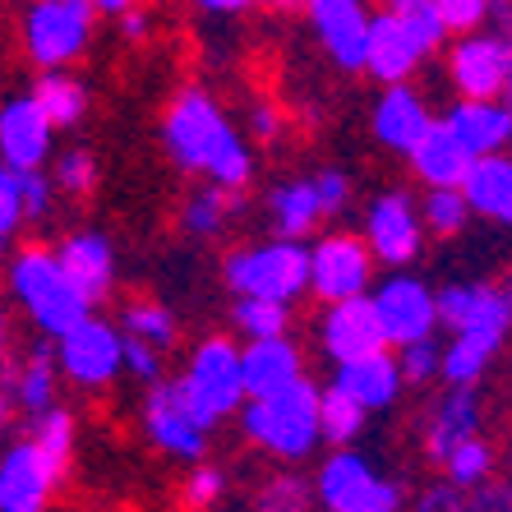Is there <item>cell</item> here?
Here are the masks:
<instances>
[{"label": "cell", "instance_id": "cell-1", "mask_svg": "<svg viewBox=\"0 0 512 512\" xmlns=\"http://www.w3.org/2000/svg\"><path fill=\"white\" fill-rule=\"evenodd\" d=\"M434 310L439 328L453 333L443 346L439 383L476 388L512 337V282H448L434 291Z\"/></svg>", "mask_w": 512, "mask_h": 512}, {"label": "cell", "instance_id": "cell-2", "mask_svg": "<svg viewBox=\"0 0 512 512\" xmlns=\"http://www.w3.org/2000/svg\"><path fill=\"white\" fill-rule=\"evenodd\" d=\"M162 143H167V157L180 171L208 176L213 185L245 190L254 176L250 143L240 139V130L227 120L222 102L208 88L190 84L171 97L167 116H162Z\"/></svg>", "mask_w": 512, "mask_h": 512}, {"label": "cell", "instance_id": "cell-3", "mask_svg": "<svg viewBox=\"0 0 512 512\" xmlns=\"http://www.w3.org/2000/svg\"><path fill=\"white\" fill-rule=\"evenodd\" d=\"M245 443H254L263 457H273L282 466H300L323 448L319 434V383L305 379L286 383L268 397H245L236 411Z\"/></svg>", "mask_w": 512, "mask_h": 512}, {"label": "cell", "instance_id": "cell-4", "mask_svg": "<svg viewBox=\"0 0 512 512\" xmlns=\"http://www.w3.org/2000/svg\"><path fill=\"white\" fill-rule=\"evenodd\" d=\"M5 286H10V300L19 305V314L33 323V333L51 337V342L93 314V305L79 296V286L65 277L56 250H47V245L14 250L5 259Z\"/></svg>", "mask_w": 512, "mask_h": 512}, {"label": "cell", "instance_id": "cell-5", "mask_svg": "<svg viewBox=\"0 0 512 512\" xmlns=\"http://www.w3.org/2000/svg\"><path fill=\"white\" fill-rule=\"evenodd\" d=\"M176 388L203 429H217L245 406V379H240V342L227 333H208L190 346V356L176 374Z\"/></svg>", "mask_w": 512, "mask_h": 512}, {"label": "cell", "instance_id": "cell-6", "mask_svg": "<svg viewBox=\"0 0 512 512\" xmlns=\"http://www.w3.org/2000/svg\"><path fill=\"white\" fill-rule=\"evenodd\" d=\"M222 282L231 296H259V300H291L305 296L310 282V245L305 240H259V245H240L222 259Z\"/></svg>", "mask_w": 512, "mask_h": 512}, {"label": "cell", "instance_id": "cell-7", "mask_svg": "<svg viewBox=\"0 0 512 512\" xmlns=\"http://www.w3.org/2000/svg\"><path fill=\"white\" fill-rule=\"evenodd\" d=\"M93 19L88 0H33L24 14V56L37 70H65L93 42Z\"/></svg>", "mask_w": 512, "mask_h": 512}, {"label": "cell", "instance_id": "cell-8", "mask_svg": "<svg viewBox=\"0 0 512 512\" xmlns=\"http://www.w3.org/2000/svg\"><path fill=\"white\" fill-rule=\"evenodd\" d=\"M120 346H125V337L111 319H97V314L79 319L70 333H60L51 342L60 383H70L79 393H107L120 379Z\"/></svg>", "mask_w": 512, "mask_h": 512}, {"label": "cell", "instance_id": "cell-9", "mask_svg": "<svg viewBox=\"0 0 512 512\" xmlns=\"http://www.w3.org/2000/svg\"><path fill=\"white\" fill-rule=\"evenodd\" d=\"M70 471V457L51 453L33 434L0 448V512H47L60 480Z\"/></svg>", "mask_w": 512, "mask_h": 512}, {"label": "cell", "instance_id": "cell-10", "mask_svg": "<svg viewBox=\"0 0 512 512\" xmlns=\"http://www.w3.org/2000/svg\"><path fill=\"white\" fill-rule=\"evenodd\" d=\"M374 286V254L365 245V236L356 231H323L310 245V282L305 296H314L319 305L351 296H370Z\"/></svg>", "mask_w": 512, "mask_h": 512}, {"label": "cell", "instance_id": "cell-11", "mask_svg": "<svg viewBox=\"0 0 512 512\" xmlns=\"http://www.w3.org/2000/svg\"><path fill=\"white\" fill-rule=\"evenodd\" d=\"M139 420H143V439L153 443L162 457H171V462L194 466L208 457V434H213V429H203L199 420H194V411L185 406L176 379H157L143 388Z\"/></svg>", "mask_w": 512, "mask_h": 512}, {"label": "cell", "instance_id": "cell-12", "mask_svg": "<svg viewBox=\"0 0 512 512\" xmlns=\"http://www.w3.org/2000/svg\"><path fill=\"white\" fill-rule=\"evenodd\" d=\"M370 300H374V314H379V328L388 337V346H406V342H420V337H434L439 333V310H434V286L420 282L416 273L406 268H393L383 282L370 286Z\"/></svg>", "mask_w": 512, "mask_h": 512}, {"label": "cell", "instance_id": "cell-13", "mask_svg": "<svg viewBox=\"0 0 512 512\" xmlns=\"http://www.w3.org/2000/svg\"><path fill=\"white\" fill-rule=\"evenodd\" d=\"M448 74L453 88L471 102H499L503 88L512 84V37L489 28V33H466L448 51Z\"/></svg>", "mask_w": 512, "mask_h": 512}, {"label": "cell", "instance_id": "cell-14", "mask_svg": "<svg viewBox=\"0 0 512 512\" xmlns=\"http://www.w3.org/2000/svg\"><path fill=\"white\" fill-rule=\"evenodd\" d=\"M365 245H370L374 263L383 268H411L425 250V227H420V208L411 203V194L388 190L379 199H370L365 208Z\"/></svg>", "mask_w": 512, "mask_h": 512}, {"label": "cell", "instance_id": "cell-15", "mask_svg": "<svg viewBox=\"0 0 512 512\" xmlns=\"http://www.w3.org/2000/svg\"><path fill=\"white\" fill-rule=\"evenodd\" d=\"M314 333H319L323 356L333 360V365L374 356V351H393L388 337H383V328H379V314H374L370 296H351V300H333V305H323Z\"/></svg>", "mask_w": 512, "mask_h": 512}, {"label": "cell", "instance_id": "cell-16", "mask_svg": "<svg viewBox=\"0 0 512 512\" xmlns=\"http://www.w3.org/2000/svg\"><path fill=\"white\" fill-rule=\"evenodd\" d=\"M485 434V402H480L476 388H448L443 383V393L429 402L425 420H420V453L425 462L439 471L443 457L453 453L457 443L476 439Z\"/></svg>", "mask_w": 512, "mask_h": 512}, {"label": "cell", "instance_id": "cell-17", "mask_svg": "<svg viewBox=\"0 0 512 512\" xmlns=\"http://www.w3.org/2000/svg\"><path fill=\"white\" fill-rule=\"evenodd\" d=\"M56 153V125L42 116L33 97H5L0 102V167L42 171Z\"/></svg>", "mask_w": 512, "mask_h": 512}, {"label": "cell", "instance_id": "cell-18", "mask_svg": "<svg viewBox=\"0 0 512 512\" xmlns=\"http://www.w3.org/2000/svg\"><path fill=\"white\" fill-rule=\"evenodd\" d=\"M314 33L337 70H365V37H370V14L360 0H305Z\"/></svg>", "mask_w": 512, "mask_h": 512}, {"label": "cell", "instance_id": "cell-19", "mask_svg": "<svg viewBox=\"0 0 512 512\" xmlns=\"http://www.w3.org/2000/svg\"><path fill=\"white\" fill-rule=\"evenodd\" d=\"M379 480L383 476L374 471V462L365 453H356V448H328V457L319 462L310 485H314V503L323 512H356L374 494Z\"/></svg>", "mask_w": 512, "mask_h": 512}, {"label": "cell", "instance_id": "cell-20", "mask_svg": "<svg viewBox=\"0 0 512 512\" xmlns=\"http://www.w3.org/2000/svg\"><path fill=\"white\" fill-rule=\"evenodd\" d=\"M56 259L93 310L116 291V245L102 231H70L56 245Z\"/></svg>", "mask_w": 512, "mask_h": 512}, {"label": "cell", "instance_id": "cell-21", "mask_svg": "<svg viewBox=\"0 0 512 512\" xmlns=\"http://www.w3.org/2000/svg\"><path fill=\"white\" fill-rule=\"evenodd\" d=\"M5 397H10V406H14V411H24V416H37V411L56 406L60 370H56L51 337H33L24 356L5 360Z\"/></svg>", "mask_w": 512, "mask_h": 512}, {"label": "cell", "instance_id": "cell-22", "mask_svg": "<svg viewBox=\"0 0 512 512\" xmlns=\"http://www.w3.org/2000/svg\"><path fill=\"white\" fill-rule=\"evenodd\" d=\"M240 379H245V397H268L286 383L305 379V351L291 337H254L240 346Z\"/></svg>", "mask_w": 512, "mask_h": 512}, {"label": "cell", "instance_id": "cell-23", "mask_svg": "<svg viewBox=\"0 0 512 512\" xmlns=\"http://www.w3.org/2000/svg\"><path fill=\"white\" fill-rule=\"evenodd\" d=\"M370 125H374V139H379L388 153L411 157V148L425 139V130L434 125V116H429L425 97H420L411 84H388L383 97L374 102Z\"/></svg>", "mask_w": 512, "mask_h": 512}, {"label": "cell", "instance_id": "cell-24", "mask_svg": "<svg viewBox=\"0 0 512 512\" xmlns=\"http://www.w3.org/2000/svg\"><path fill=\"white\" fill-rule=\"evenodd\" d=\"M333 388H342L351 402L365 406V411L374 416V411L397 406V397L406 393V379H402V370H397L393 351H374V356L333 365Z\"/></svg>", "mask_w": 512, "mask_h": 512}, {"label": "cell", "instance_id": "cell-25", "mask_svg": "<svg viewBox=\"0 0 512 512\" xmlns=\"http://www.w3.org/2000/svg\"><path fill=\"white\" fill-rule=\"evenodd\" d=\"M420 60H425V51H420V42L402 28V19H397L393 10L374 14L370 37H365V70H370L374 79H383V84H411V74L420 70Z\"/></svg>", "mask_w": 512, "mask_h": 512}, {"label": "cell", "instance_id": "cell-26", "mask_svg": "<svg viewBox=\"0 0 512 512\" xmlns=\"http://www.w3.org/2000/svg\"><path fill=\"white\" fill-rule=\"evenodd\" d=\"M457 190H462L471 217H485L494 227H512V153L471 157Z\"/></svg>", "mask_w": 512, "mask_h": 512}, {"label": "cell", "instance_id": "cell-27", "mask_svg": "<svg viewBox=\"0 0 512 512\" xmlns=\"http://www.w3.org/2000/svg\"><path fill=\"white\" fill-rule=\"evenodd\" d=\"M443 125H448V134L471 157L508 153V143H512V111L503 102H471V97H462L457 107H448Z\"/></svg>", "mask_w": 512, "mask_h": 512}, {"label": "cell", "instance_id": "cell-28", "mask_svg": "<svg viewBox=\"0 0 512 512\" xmlns=\"http://www.w3.org/2000/svg\"><path fill=\"white\" fill-rule=\"evenodd\" d=\"M406 162H411V171H416L420 185H429V190H448V185H462L466 167H471V153L448 134L443 120H434V125L425 130V139L411 148Z\"/></svg>", "mask_w": 512, "mask_h": 512}, {"label": "cell", "instance_id": "cell-29", "mask_svg": "<svg viewBox=\"0 0 512 512\" xmlns=\"http://www.w3.org/2000/svg\"><path fill=\"white\" fill-rule=\"evenodd\" d=\"M240 203H245V190H227V185H213V180H208V185L185 194L176 222L190 240H217L231 227V217L240 213Z\"/></svg>", "mask_w": 512, "mask_h": 512}, {"label": "cell", "instance_id": "cell-30", "mask_svg": "<svg viewBox=\"0 0 512 512\" xmlns=\"http://www.w3.org/2000/svg\"><path fill=\"white\" fill-rule=\"evenodd\" d=\"M268 217H273V231L282 240L310 236V231L323 222L314 180H282V185H273V190H268Z\"/></svg>", "mask_w": 512, "mask_h": 512}, {"label": "cell", "instance_id": "cell-31", "mask_svg": "<svg viewBox=\"0 0 512 512\" xmlns=\"http://www.w3.org/2000/svg\"><path fill=\"white\" fill-rule=\"evenodd\" d=\"M125 337H134V342H143V346H153V351H176L180 346V323H176V314L162 305V300H153V296H143V300H125L120 305V323H116Z\"/></svg>", "mask_w": 512, "mask_h": 512}, {"label": "cell", "instance_id": "cell-32", "mask_svg": "<svg viewBox=\"0 0 512 512\" xmlns=\"http://www.w3.org/2000/svg\"><path fill=\"white\" fill-rule=\"evenodd\" d=\"M28 97H33L37 107H42V116H47L56 130H74V125L88 116V88L79 84L74 74L42 70Z\"/></svg>", "mask_w": 512, "mask_h": 512}, {"label": "cell", "instance_id": "cell-33", "mask_svg": "<svg viewBox=\"0 0 512 512\" xmlns=\"http://www.w3.org/2000/svg\"><path fill=\"white\" fill-rule=\"evenodd\" d=\"M439 476L448 480L453 489H462V494H471V489H480L485 480L499 476V448L485 439V434H476V439L457 443L453 453L443 457Z\"/></svg>", "mask_w": 512, "mask_h": 512}, {"label": "cell", "instance_id": "cell-34", "mask_svg": "<svg viewBox=\"0 0 512 512\" xmlns=\"http://www.w3.org/2000/svg\"><path fill=\"white\" fill-rule=\"evenodd\" d=\"M365 425H370V411H365V406H356L342 388H333V383L319 388V434H323V443L351 448V443L365 434Z\"/></svg>", "mask_w": 512, "mask_h": 512}, {"label": "cell", "instance_id": "cell-35", "mask_svg": "<svg viewBox=\"0 0 512 512\" xmlns=\"http://www.w3.org/2000/svg\"><path fill=\"white\" fill-rule=\"evenodd\" d=\"M231 328L245 342H254V337H282L291 328V305L259 300V296H236L231 300Z\"/></svg>", "mask_w": 512, "mask_h": 512}, {"label": "cell", "instance_id": "cell-36", "mask_svg": "<svg viewBox=\"0 0 512 512\" xmlns=\"http://www.w3.org/2000/svg\"><path fill=\"white\" fill-rule=\"evenodd\" d=\"M254 512H314V485L300 471H273L254 489Z\"/></svg>", "mask_w": 512, "mask_h": 512}, {"label": "cell", "instance_id": "cell-37", "mask_svg": "<svg viewBox=\"0 0 512 512\" xmlns=\"http://www.w3.org/2000/svg\"><path fill=\"white\" fill-rule=\"evenodd\" d=\"M420 208V227L429 231V236H462L466 222H471V208H466L462 190L457 185H448V190H425V199L416 203Z\"/></svg>", "mask_w": 512, "mask_h": 512}, {"label": "cell", "instance_id": "cell-38", "mask_svg": "<svg viewBox=\"0 0 512 512\" xmlns=\"http://www.w3.org/2000/svg\"><path fill=\"white\" fill-rule=\"evenodd\" d=\"M383 10H393L402 19V28L420 42V51H439L448 42V24L439 14V0H383Z\"/></svg>", "mask_w": 512, "mask_h": 512}, {"label": "cell", "instance_id": "cell-39", "mask_svg": "<svg viewBox=\"0 0 512 512\" xmlns=\"http://www.w3.org/2000/svg\"><path fill=\"white\" fill-rule=\"evenodd\" d=\"M51 185L65 199H88L97 185V157L88 148H65V153L51 162Z\"/></svg>", "mask_w": 512, "mask_h": 512}, {"label": "cell", "instance_id": "cell-40", "mask_svg": "<svg viewBox=\"0 0 512 512\" xmlns=\"http://www.w3.org/2000/svg\"><path fill=\"white\" fill-rule=\"evenodd\" d=\"M227 471L213 462H194L190 471H185V485H180V503L190 512H213L217 503H222V494H227Z\"/></svg>", "mask_w": 512, "mask_h": 512}, {"label": "cell", "instance_id": "cell-41", "mask_svg": "<svg viewBox=\"0 0 512 512\" xmlns=\"http://www.w3.org/2000/svg\"><path fill=\"white\" fill-rule=\"evenodd\" d=\"M439 365H443V342L439 337H420V342L397 346V370H402L406 388L439 383Z\"/></svg>", "mask_w": 512, "mask_h": 512}, {"label": "cell", "instance_id": "cell-42", "mask_svg": "<svg viewBox=\"0 0 512 512\" xmlns=\"http://www.w3.org/2000/svg\"><path fill=\"white\" fill-rule=\"evenodd\" d=\"M24 227V203H19V171L0 167V268L14 254V236Z\"/></svg>", "mask_w": 512, "mask_h": 512}, {"label": "cell", "instance_id": "cell-43", "mask_svg": "<svg viewBox=\"0 0 512 512\" xmlns=\"http://www.w3.org/2000/svg\"><path fill=\"white\" fill-rule=\"evenodd\" d=\"M125 337V333H120ZM120 374H130L134 383H157V379H167V356L162 351H153V346H143L134 342V337H125V346H120Z\"/></svg>", "mask_w": 512, "mask_h": 512}, {"label": "cell", "instance_id": "cell-44", "mask_svg": "<svg viewBox=\"0 0 512 512\" xmlns=\"http://www.w3.org/2000/svg\"><path fill=\"white\" fill-rule=\"evenodd\" d=\"M448 33H476L489 14H503V0H439Z\"/></svg>", "mask_w": 512, "mask_h": 512}, {"label": "cell", "instance_id": "cell-45", "mask_svg": "<svg viewBox=\"0 0 512 512\" xmlns=\"http://www.w3.org/2000/svg\"><path fill=\"white\" fill-rule=\"evenodd\" d=\"M19 203H24V222H42V217H51L56 185H51L47 171H19Z\"/></svg>", "mask_w": 512, "mask_h": 512}, {"label": "cell", "instance_id": "cell-46", "mask_svg": "<svg viewBox=\"0 0 512 512\" xmlns=\"http://www.w3.org/2000/svg\"><path fill=\"white\" fill-rule=\"evenodd\" d=\"M310 180H314V194H319L323 217H337L346 203H351V176H346V171L323 167L319 176H310Z\"/></svg>", "mask_w": 512, "mask_h": 512}, {"label": "cell", "instance_id": "cell-47", "mask_svg": "<svg viewBox=\"0 0 512 512\" xmlns=\"http://www.w3.org/2000/svg\"><path fill=\"white\" fill-rule=\"evenodd\" d=\"M402 512H466V494L462 489H453L448 480H434V485H425L411 499V508H402Z\"/></svg>", "mask_w": 512, "mask_h": 512}, {"label": "cell", "instance_id": "cell-48", "mask_svg": "<svg viewBox=\"0 0 512 512\" xmlns=\"http://www.w3.org/2000/svg\"><path fill=\"white\" fill-rule=\"evenodd\" d=\"M466 512H512V480H485L466 494Z\"/></svg>", "mask_w": 512, "mask_h": 512}, {"label": "cell", "instance_id": "cell-49", "mask_svg": "<svg viewBox=\"0 0 512 512\" xmlns=\"http://www.w3.org/2000/svg\"><path fill=\"white\" fill-rule=\"evenodd\" d=\"M250 134L263 143H273L277 134H282V116H277V107H268V102H254L250 107Z\"/></svg>", "mask_w": 512, "mask_h": 512}, {"label": "cell", "instance_id": "cell-50", "mask_svg": "<svg viewBox=\"0 0 512 512\" xmlns=\"http://www.w3.org/2000/svg\"><path fill=\"white\" fill-rule=\"evenodd\" d=\"M116 19H120V33L130 37V42H143V37H148V28H153V19H148L139 5H134V10H125V14H116Z\"/></svg>", "mask_w": 512, "mask_h": 512}, {"label": "cell", "instance_id": "cell-51", "mask_svg": "<svg viewBox=\"0 0 512 512\" xmlns=\"http://www.w3.org/2000/svg\"><path fill=\"white\" fill-rule=\"evenodd\" d=\"M10 351H14V328H10V310H5V300H0V370H5Z\"/></svg>", "mask_w": 512, "mask_h": 512}, {"label": "cell", "instance_id": "cell-52", "mask_svg": "<svg viewBox=\"0 0 512 512\" xmlns=\"http://www.w3.org/2000/svg\"><path fill=\"white\" fill-rule=\"evenodd\" d=\"M194 5L208 14H240V10H250L254 0H194Z\"/></svg>", "mask_w": 512, "mask_h": 512}, {"label": "cell", "instance_id": "cell-53", "mask_svg": "<svg viewBox=\"0 0 512 512\" xmlns=\"http://www.w3.org/2000/svg\"><path fill=\"white\" fill-rule=\"evenodd\" d=\"M97 14H125V10H134L139 0H88Z\"/></svg>", "mask_w": 512, "mask_h": 512}, {"label": "cell", "instance_id": "cell-54", "mask_svg": "<svg viewBox=\"0 0 512 512\" xmlns=\"http://www.w3.org/2000/svg\"><path fill=\"white\" fill-rule=\"evenodd\" d=\"M10 420H14V406H10V397H5V388H0V439L10 434Z\"/></svg>", "mask_w": 512, "mask_h": 512}, {"label": "cell", "instance_id": "cell-55", "mask_svg": "<svg viewBox=\"0 0 512 512\" xmlns=\"http://www.w3.org/2000/svg\"><path fill=\"white\" fill-rule=\"evenodd\" d=\"M268 10H282V14H291V10H305V0H263Z\"/></svg>", "mask_w": 512, "mask_h": 512}, {"label": "cell", "instance_id": "cell-56", "mask_svg": "<svg viewBox=\"0 0 512 512\" xmlns=\"http://www.w3.org/2000/svg\"><path fill=\"white\" fill-rule=\"evenodd\" d=\"M499 466H503V480H512V439L503 443V453H499Z\"/></svg>", "mask_w": 512, "mask_h": 512}, {"label": "cell", "instance_id": "cell-57", "mask_svg": "<svg viewBox=\"0 0 512 512\" xmlns=\"http://www.w3.org/2000/svg\"><path fill=\"white\" fill-rule=\"evenodd\" d=\"M503 19H508V37H512V5H503Z\"/></svg>", "mask_w": 512, "mask_h": 512}, {"label": "cell", "instance_id": "cell-58", "mask_svg": "<svg viewBox=\"0 0 512 512\" xmlns=\"http://www.w3.org/2000/svg\"><path fill=\"white\" fill-rule=\"evenodd\" d=\"M508 153H512V143H508Z\"/></svg>", "mask_w": 512, "mask_h": 512}]
</instances>
